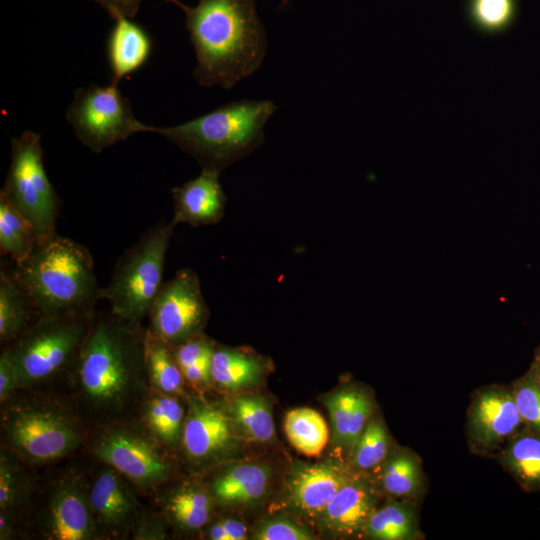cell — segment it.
Returning a JSON list of instances; mask_svg holds the SVG:
<instances>
[{
  "mask_svg": "<svg viewBox=\"0 0 540 540\" xmlns=\"http://www.w3.org/2000/svg\"><path fill=\"white\" fill-rule=\"evenodd\" d=\"M181 8L193 45V76L204 87L230 89L261 66L268 46L255 0H199Z\"/></svg>",
  "mask_w": 540,
  "mask_h": 540,
  "instance_id": "1",
  "label": "cell"
},
{
  "mask_svg": "<svg viewBox=\"0 0 540 540\" xmlns=\"http://www.w3.org/2000/svg\"><path fill=\"white\" fill-rule=\"evenodd\" d=\"M147 332L112 312L93 317L75 362L84 397L105 410L123 407L142 382Z\"/></svg>",
  "mask_w": 540,
  "mask_h": 540,
  "instance_id": "2",
  "label": "cell"
},
{
  "mask_svg": "<svg viewBox=\"0 0 540 540\" xmlns=\"http://www.w3.org/2000/svg\"><path fill=\"white\" fill-rule=\"evenodd\" d=\"M33 311L41 315L93 312L100 287L89 250L56 232L37 241L15 265Z\"/></svg>",
  "mask_w": 540,
  "mask_h": 540,
  "instance_id": "3",
  "label": "cell"
},
{
  "mask_svg": "<svg viewBox=\"0 0 540 540\" xmlns=\"http://www.w3.org/2000/svg\"><path fill=\"white\" fill-rule=\"evenodd\" d=\"M277 109L271 100L243 99L179 125L153 126L152 133L192 156L202 169L222 173L263 143L264 127Z\"/></svg>",
  "mask_w": 540,
  "mask_h": 540,
  "instance_id": "4",
  "label": "cell"
},
{
  "mask_svg": "<svg viewBox=\"0 0 540 540\" xmlns=\"http://www.w3.org/2000/svg\"><path fill=\"white\" fill-rule=\"evenodd\" d=\"M174 227L170 222L149 228L118 259L110 282L99 292V299L110 302L114 315L139 325L149 314L163 285Z\"/></svg>",
  "mask_w": 540,
  "mask_h": 540,
  "instance_id": "5",
  "label": "cell"
},
{
  "mask_svg": "<svg viewBox=\"0 0 540 540\" xmlns=\"http://www.w3.org/2000/svg\"><path fill=\"white\" fill-rule=\"evenodd\" d=\"M93 312L41 315L5 350L19 387L45 381L75 364L90 331Z\"/></svg>",
  "mask_w": 540,
  "mask_h": 540,
  "instance_id": "6",
  "label": "cell"
},
{
  "mask_svg": "<svg viewBox=\"0 0 540 540\" xmlns=\"http://www.w3.org/2000/svg\"><path fill=\"white\" fill-rule=\"evenodd\" d=\"M34 228L38 241L55 233L59 199L44 167L40 134L11 139V161L1 189Z\"/></svg>",
  "mask_w": 540,
  "mask_h": 540,
  "instance_id": "7",
  "label": "cell"
},
{
  "mask_svg": "<svg viewBox=\"0 0 540 540\" xmlns=\"http://www.w3.org/2000/svg\"><path fill=\"white\" fill-rule=\"evenodd\" d=\"M66 119L79 141L94 153L135 133L153 131V126L135 118L129 100L111 82L106 86L92 84L78 88Z\"/></svg>",
  "mask_w": 540,
  "mask_h": 540,
  "instance_id": "8",
  "label": "cell"
},
{
  "mask_svg": "<svg viewBox=\"0 0 540 540\" xmlns=\"http://www.w3.org/2000/svg\"><path fill=\"white\" fill-rule=\"evenodd\" d=\"M2 427L14 451L33 462L59 459L82 441L80 430L67 413L42 404L11 407L2 417Z\"/></svg>",
  "mask_w": 540,
  "mask_h": 540,
  "instance_id": "9",
  "label": "cell"
},
{
  "mask_svg": "<svg viewBox=\"0 0 540 540\" xmlns=\"http://www.w3.org/2000/svg\"><path fill=\"white\" fill-rule=\"evenodd\" d=\"M148 315L149 335L171 348L202 334L209 310L197 273L178 270L163 283Z\"/></svg>",
  "mask_w": 540,
  "mask_h": 540,
  "instance_id": "10",
  "label": "cell"
},
{
  "mask_svg": "<svg viewBox=\"0 0 540 540\" xmlns=\"http://www.w3.org/2000/svg\"><path fill=\"white\" fill-rule=\"evenodd\" d=\"M237 434L226 407L199 397L189 399L181 446L195 465H207L239 449Z\"/></svg>",
  "mask_w": 540,
  "mask_h": 540,
  "instance_id": "11",
  "label": "cell"
},
{
  "mask_svg": "<svg viewBox=\"0 0 540 540\" xmlns=\"http://www.w3.org/2000/svg\"><path fill=\"white\" fill-rule=\"evenodd\" d=\"M95 455L142 488L157 486L171 473L168 461L150 440L126 429H112L100 436Z\"/></svg>",
  "mask_w": 540,
  "mask_h": 540,
  "instance_id": "12",
  "label": "cell"
},
{
  "mask_svg": "<svg viewBox=\"0 0 540 540\" xmlns=\"http://www.w3.org/2000/svg\"><path fill=\"white\" fill-rule=\"evenodd\" d=\"M352 474L336 461L294 464L285 485L283 505L300 517L316 521Z\"/></svg>",
  "mask_w": 540,
  "mask_h": 540,
  "instance_id": "13",
  "label": "cell"
},
{
  "mask_svg": "<svg viewBox=\"0 0 540 540\" xmlns=\"http://www.w3.org/2000/svg\"><path fill=\"white\" fill-rule=\"evenodd\" d=\"M378 499V487L374 482L363 473H353L316 522L323 532L333 537H352L363 532L367 520L378 507Z\"/></svg>",
  "mask_w": 540,
  "mask_h": 540,
  "instance_id": "14",
  "label": "cell"
},
{
  "mask_svg": "<svg viewBox=\"0 0 540 540\" xmlns=\"http://www.w3.org/2000/svg\"><path fill=\"white\" fill-rule=\"evenodd\" d=\"M522 424L512 390H482L477 393L470 407V433L473 440L483 448L493 447L514 435Z\"/></svg>",
  "mask_w": 540,
  "mask_h": 540,
  "instance_id": "15",
  "label": "cell"
},
{
  "mask_svg": "<svg viewBox=\"0 0 540 540\" xmlns=\"http://www.w3.org/2000/svg\"><path fill=\"white\" fill-rule=\"evenodd\" d=\"M98 523L89 497L76 480H65L53 491L46 535L55 540H88L97 536Z\"/></svg>",
  "mask_w": 540,
  "mask_h": 540,
  "instance_id": "16",
  "label": "cell"
},
{
  "mask_svg": "<svg viewBox=\"0 0 540 540\" xmlns=\"http://www.w3.org/2000/svg\"><path fill=\"white\" fill-rule=\"evenodd\" d=\"M221 173L202 169L199 176L172 189L171 223L194 227L216 224L224 216L227 197L219 181Z\"/></svg>",
  "mask_w": 540,
  "mask_h": 540,
  "instance_id": "17",
  "label": "cell"
},
{
  "mask_svg": "<svg viewBox=\"0 0 540 540\" xmlns=\"http://www.w3.org/2000/svg\"><path fill=\"white\" fill-rule=\"evenodd\" d=\"M323 402L330 416L333 443L350 454L373 415L370 394L365 389L349 385L327 395Z\"/></svg>",
  "mask_w": 540,
  "mask_h": 540,
  "instance_id": "18",
  "label": "cell"
},
{
  "mask_svg": "<svg viewBox=\"0 0 540 540\" xmlns=\"http://www.w3.org/2000/svg\"><path fill=\"white\" fill-rule=\"evenodd\" d=\"M98 525L113 533L127 530L136 515V502L122 475L110 467L96 477L88 494Z\"/></svg>",
  "mask_w": 540,
  "mask_h": 540,
  "instance_id": "19",
  "label": "cell"
},
{
  "mask_svg": "<svg viewBox=\"0 0 540 540\" xmlns=\"http://www.w3.org/2000/svg\"><path fill=\"white\" fill-rule=\"evenodd\" d=\"M272 472L269 466L242 462L229 466L211 484V494L221 505L245 506L261 501L269 491Z\"/></svg>",
  "mask_w": 540,
  "mask_h": 540,
  "instance_id": "20",
  "label": "cell"
},
{
  "mask_svg": "<svg viewBox=\"0 0 540 540\" xmlns=\"http://www.w3.org/2000/svg\"><path fill=\"white\" fill-rule=\"evenodd\" d=\"M110 32L107 55L111 69V83L135 72L148 60L152 43L149 35L131 18L119 16Z\"/></svg>",
  "mask_w": 540,
  "mask_h": 540,
  "instance_id": "21",
  "label": "cell"
},
{
  "mask_svg": "<svg viewBox=\"0 0 540 540\" xmlns=\"http://www.w3.org/2000/svg\"><path fill=\"white\" fill-rule=\"evenodd\" d=\"M266 369V360L251 350L214 345L211 378L222 388L240 390L253 387L261 381Z\"/></svg>",
  "mask_w": 540,
  "mask_h": 540,
  "instance_id": "22",
  "label": "cell"
},
{
  "mask_svg": "<svg viewBox=\"0 0 540 540\" xmlns=\"http://www.w3.org/2000/svg\"><path fill=\"white\" fill-rule=\"evenodd\" d=\"M33 311L27 293L21 284L16 267L1 264L0 271V341L13 342L26 329Z\"/></svg>",
  "mask_w": 540,
  "mask_h": 540,
  "instance_id": "23",
  "label": "cell"
},
{
  "mask_svg": "<svg viewBox=\"0 0 540 540\" xmlns=\"http://www.w3.org/2000/svg\"><path fill=\"white\" fill-rule=\"evenodd\" d=\"M362 533L375 540L417 539L419 527L414 503L392 497L373 511Z\"/></svg>",
  "mask_w": 540,
  "mask_h": 540,
  "instance_id": "24",
  "label": "cell"
},
{
  "mask_svg": "<svg viewBox=\"0 0 540 540\" xmlns=\"http://www.w3.org/2000/svg\"><path fill=\"white\" fill-rule=\"evenodd\" d=\"M377 470L379 487L389 496L411 500L420 495L422 468L416 455L409 450H392Z\"/></svg>",
  "mask_w": 540,
  "mask_h": 540,
  "instance_id": "25",
  "label": "cell"
},
{
  "mask_svg": "<svg viewBox=\"0 0 540 540\" xmlns=\"http://www.w3.org/2000/svg\"><path fill=\"white\" fill-rule=\"evenodd\" d=\"M240 438L268 443L275 437L272 407L262 395L236 396L226 407Z\"/></svg>",
  "mask_w": 540,
  "mask_h": 540,
  "instance_id": "26",
  "label": "cell"
},
{
  "mask_svg": "<svg viewBox=\"0 0 540 540\" xmlns=\"http://www.w3.org/2000/svg\"><path fill=\"white\" fill-rule=\"evenodd\" d=\"M211 496L200 486L187 483L168 493L164 502L165 511L180 529L196 531L205 526L211 517Z\"/></svg>",
  "mask_w": 540,
  "mask_h": 540,
  "instance_id": "27",
  "label": "cell"
},
{
  "mask_svg": "<svg viewBox=\"0 0 540 540\" xmlns=\"http://www.w3.org/2000/svg\"><path fill=\"white\" fill-rule=\"evenodd\" d=\"M502 463L525 490H540V435L530 429L516 434L503 452Z\"/></svg>",
  "mask_w": 540,
  "mask_h": 540,
  "instance_id": "28",
  "label": "cell"
},
{
  "mask_svg": "<svg viewBox=\"0 0 540 540\" xmlns=\"http://www.w3.org/2000/svg\"><path fill=\"white\" fill-rule=\"evenodd\" d=\"M38 241L36 232L28 220L0 192V250L15 265L23 263Z\"/></svg>",
  "mask_w": 540,
  "mask_h": 540,
  "instance_id": "29",
  "label": "cell"
},
{
  "mask_svg": "<svg viewBox=\"0 0 540 540\" xmlns=\"http://www.w3.org/2000/svg\"><path fill=\"white\" fill-rule=\"evenodd\" d=\"M284 428L291 445L309 457L319 455L328 442V427L320 413L311 408H296L285 416Z\"/></svg>",
  "mask_w": 540,
  "mask_h": 540,
  "instance_id": "30",
  "label": "cell"
},
{
  "mask_svg": "<svg viewBox=\"0 0 540 540\" xmlns=\"http://www.w3.org/2000/svg\"><path fill=\"white\" fill-rule=\"evenodd\" d=\"M144 417L160 442L174 448L182 443L186 415L173 395L160 393L153 396L145 407Z\"/></svg>",
  "mask_w": 540,
  "mask_h": 540,
  "instance_id": "31",
  "label": "cell"
},
{
  "mask_svg": "<svg viewBox=\"0 0 540 540\" xmlns=\"http://www.w3.org/2000/svg\"><path fill=\"white\" fill-rule=\"evenodd\" d=\"M146 369L152 385L163 394L183 393L184 376L170 346L147 332Z\"/></svg>",
  "mask_w": 540,
  "mask_h": 540,
  "instance_id": "32",
  "label": "cell"
},
{
  "mask_svg": "<svg viewBox=\"0 0 540 540\" xmlns=\"http://www.w3.org/2000/svg\"><path fill=\"white\" fill-rule=\"evenodd\" d=\"M391 451V437L383 420L372 415L350 453V465L357 473L377 470Z\"/></svg>",
  "mask_w": 540,
  "mask_h": 540,
  "instance_id": "33",
  "label": "cell"
},
{
  "mask_svg": "<svg viewBox=\"0 0 540 540\" xmlns=\"http://www.w3.org/2000/svg\"><path fill=\"white\" fill-rule=\"evenodd\" d=\"M471 24L484 34H500L510 28L517 14V0H468Z\"/></svg>",
  "mask_w": 540,
  "mask_h": 540,
  "instance_id": "34",
  "label": "cell"
},
{
  "mask_svg": "<svg viewBox=\"0 0 540 540\" xmlns=\"http://www.w3.org/2000/svg\"><path fill=\"white\" fill-rule=\"evenodd\" d=\"M28 477L7 452L0 457V509L9 511L22 505L28 496Z\"/></svg>",
  "mask_w": 540,
  "mask_h": 540,
  "instance_id": "35",
  "label": "cell"
},
{
  "mask_svg": "<svg viewBox=\"0 0 540 540\" xmlns=\"http://www.w3.org/2000/svg\"><path fill=\"white\" fill-rule=\"evenodd\" d=\"M512 393L523 424L540 435V387L525 375L514 383Z\"/></svg>",
  "mask_w": 540,
  "mask_h": 540,
  "instance_id": "36",
  "label": "cell"
},
{
  "mask_svg": "<svg viewBox=\"0 0 540 540\" xmlns=\"http://www.w3.org/2000/svg\"><path fill=\"white\" fill-rule=\"evenodd\" d=\"M255 540H312L310 529L286 517H274L261 522L253 531Z\"/></svg>",
  "mask_w": 540,
  "mask_h": 540,
  "instance_id": "37",
  "label": "cell"
},
{
  "mask_svg": "<svg viewBox=\"0 0 540 540\" xmlns=\"http://www.w3.org/2000/svg\"><path fill=\"white\" fill-rule=\"evenodd\" d=\"M215 343L203 333L172 348L174 358L183 369L202 358L212 355Z\"/></svg>",
  "mask_w": 540,
  "mask_h": 540,
  "instance_id": "38",
  "label": "cell"
},
{
  "mask_svg": "<svg viewBox=\"0 0 540 540\" xmlns=\"http://www.w3.org/2000/svg\"><path fill=\"white\" fill-rule=\"evenodd\" d=\"M207 538L211 540H244L248 538V528L240 520L225 518L209 527Z\"/></svg>",
  "mask_w": 540,
  "mask_h": 540,
  "instance_id": "39",
  "label": "cell"
},
{
  "mask_svg": "<svg viewBox=\"0 0 540 540\" xmlns=\"http://www.w3.org/2000/svg\"><path fill=\"white\" fill-rule=\"evenodd\" d=\"M19 388L16 368L6 350L0 357V400L6 401Z\"/></svg>",
  "mask_w": 540,
  "mask_h": 540,
  "instance_id": "40",
  "label": "cell"
},
{
  "mask_svg": "<svg viewBox=\"0 0 540 540\" xmlns=\"http://www.w3.org/2000/svg\"><path fill=\"white\" fill-rule=\"evenodd\" d=\"M211 357L212 355L206 356L181 369L184 379L194 385H204L211 382Z\"/></svg>",
  "mask_w": 540,
  "mask_h": 540,
  "instance_id": "41",
  "label": "cell"
},
{
  "mask_svg": "<svg viewBox=\"0 0 540 540\" xmlns=\"http://www.w3.org/2000/svg\"><path fill=\"white\" fill-rule=\"evenodd\" d=\"M115 19L119 16L133 18L140 8L141 0H93Z\"/></svg>",
  "mask_w": 540,
  "mask_h": 540,
  "instance_id": "42",
  "label": "cell"
},
{
  "mask_svg": "<svg viewBox=\"0 0 540 540\" xmlns=\"http://www.w3.org/2000/svg\"><path fill=\"white\" fill-rule=\"evenodd\" d=\"M165 529L157 518H146L139 523L135 530V539H163L165 538Z\"/></svg>",
  "mask_w": 540,
  "mask_h": 540,
  "instance_id": "43",
  "label": "cell"
},
{
  "mask_svg": "<svg viewBox=\"0 0 540 540\" xmlns=\"http://www.w3.org/2000/svg\"><path fill=\"white\" fill-rule=\"evenodd\" d=\"M12 536V522L8 511L1 510L0 513V539L6 540Z\"/></svg>",
  "mask_w": 540,
  "mask_h": 540,
  "instance_id": "44",
  "label": "cell"
},
{
  "mask_svg": "<svg viewBox=\"0 0 540 540\" xmlns=\"http://www.w3.org/2000/svg\"><path fill=\"white\" fill-rule=\"evenodd\" d=\"M527 375L535 384L540 387V349L537 351L531 369Z\"/></svg>",
  "mask_w": 540,
  "mask_h": 540,
  "instance_id": "45",
  "label": "cell"
},
{
  "mask_svg": "<svg viewBox=\"0 0 540 540\" xmlns=\"http://www.w3.org/2000/svg\"><path fill=\"white\" fill-rule=\"evenodd\" d=\"M288 0H283V4H286Z\"/></svg>",
  "mask_w": 540,
  "mask_h": 540,
  "instance_id": "46",
  "label": "cell"
}]
</instances>
